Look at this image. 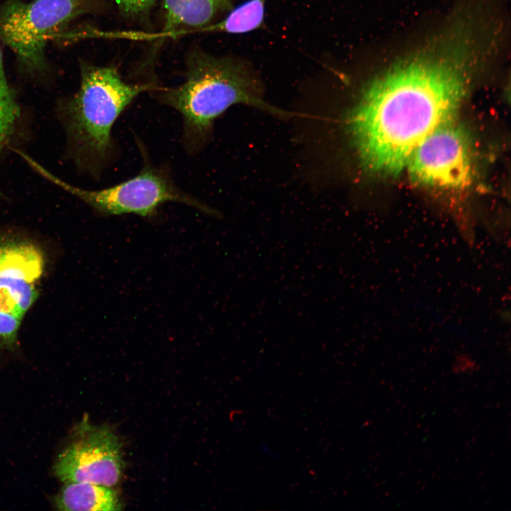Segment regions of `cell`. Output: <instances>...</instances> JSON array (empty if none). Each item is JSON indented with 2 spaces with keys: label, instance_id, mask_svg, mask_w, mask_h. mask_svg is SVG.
Masks as SVG:
<instances>
[{
  "label": "cell",
  "instance_id": "cell-1",
  "mask_svg": "<svg viewBox=\"0 0 511 511\" xmlns=\"http://www.w3.org/2000/svg\"><path fill=\"white\" fill-rule=\"evenodd\" d=\"M500 31L480 9L466 6L363 86L347 131L361 165L395 175L418 144L451 121L474 80L493 62Z\"/></svg>",
  "mask_w": 511,
  "mask_h": 511
},
{
  "label": "cell",
  "instance_id": "cell-2",
  "mask_svg": "<svg viewBox=\"0 0 511 511\" xmlns=\"http://www.w3.org/2000/svg\"><path fill=\"white\" fill-rule=\"evenodd\" d=\"M183 82L153 91L158 101L182 116V143L189 154L206 145L215 120L235 104H246L282 117L293 114L267 103L257 78L243 61L215 56L199 48L189 52Z\"/></svg>",
  "mask_w": 511,
  "mask_h": 511
},
{
  "label": "cell",
  "instance_id": "cell-3",
  "mask_svg": "<svg viewBox=\"0 0 511 511\" xmlns=\"http://www.w3.org/2000/svg\"><path fill=\"white\" fill-rule=\"evenodd\" d=\"M77 92L62 105V116L78 165L99 177L116 159L113 127L141 93L161 87L131 84L113 67L83 62Z\"/></svg>",
  "mask_w": 511,
  "mask_h": 511
},
{
  "label": "cell",
  "instance_id": "cell-4",
  "mask_svg": "<svg viewBox=\"0 0 511 511\" xmlns=\"http://www.w3.org/2000/svg\"><path fill=\"white\" fill-rule=\"evenodd\" d=\"M140 150L143 165L139 172L131 178L101 189H87L67 183L28 155L23 153L22 158L39 175L102 216L133 214L152 217L163 204L177 202L218 216L216 210L180 188L167 168L153 165L141 145Z\"/></svg>",
  "mask_w": 511,
  "mask_h": 511
},
{
  "label": "cell",
  "instance_id": "cell-5",
  "mask_svg": "<svg viewBox=\"0 0 511 511\" xmlns=\"http://www.w3.org/2000/svg\"><path fill=\"white\" fill-rule=\"evenodd\" d=\"M98 0H6L0 4V38L31 72L46 68L48 42L75 18L94 11Z\"/></svg>",
  "mask_w": 511,
  "mask_h": 511
},
{
  "label": "cell",
  "instance_id": "cell-6",
  "mask_svg": "<svg viewBox=\"0 0 511 511\" xmlns=\"http://www.w3.org/2000/svg\"><path fill=\"white\" fill-rule=\"evenodd\" d=\"M45 267L43 252L34 241L0 233V351L16 346L23 320L38 296Z\"/></svg>",
  "mask_w": 511,
  "mask_h": 511
},
{
  "label": "cell",
  "instance_id": "cell-7",
  "mask_svg": "<svg viewBox=\"0 0 511 511\" xmlns=\"http://www.w3.org/2000/svg\"><path fill=\"white\" fill-rule=\"evenodd\" d=\"M121 444L108 426H95L87 417L77 425L70 443L60 453L54 473L62 482H83L112 487L123 469Z\"/></svg>",
  "mask_w": 511,
  "mask_h": 511
},
{
  "label": "cell",
  "instance_id": "cell-8",
  "mask_svg": "<svg viewBox=\"0 0 511 511\" xmlns=\"http://www.w3.org/2000/svg\"><path fill=\"white\" fill-rule=\"evenodd\" d=\"M405 169L421 185L455 189L471 180L470 141L460 126L449 121L430 133L414 148Z\"/></svg>",
  "mask_w": 511,
  "mask_h": 511
},
{
  "label": "cell",
  "instance_id": "cell-9",
  "mask_svg": "<svg viewBox=\"0 0 511 511\" xmlns=\"http://www.w3.org/2000/svg\"><path fill=\"white\" fill-rule=\"evenodd\" d=\"M165 31L204 28L219 14L233 8V0H163Z\"/></svg>",
  "mask_w": 511,
  "mask_h": 511
},
{
  "label": "cell",
  "instance_id": "cell-10",
  "mask_svg": "<svg viewBox=\"0 0 511 511\" xmlns=\"http://www.w3.org/2000/svg\"><path fill=\"white\" fill-rule=\"evenodd\" d=\"M64 511H113L121 509L117 493L111 487L83 482H66L54 499Z\"/></svg>",
  "mask_w": 511,
  "mask_h": 511
},
{
  "label": "cell",
  "instance_id": "cell-11",
  "mask_svg": "<svg viewBox=\"0 0 511 511\" xmlns=\"http://www.w3.org/2000/svg\"><path fill=\"white\" fill-rule=\"evenodd\" d=\"M265 0H247L232 8L226 18L211 24L204 31L243 34L261 27L263 23Z\"/></svg>",
  "mask_w": 511,
  "mask_h": 511
},
{
  "label": "cell",
  "instance_id": "cell-12",
  "mask_svg": "<svg viewBox=\"0 0 511 511\" xmlns=\"http://www.w3.org/2000/svg\"><path fill=\"white\" fill-rule=\"evenodd\" d=\"M20 109L5 75L0 48V152L13 134Z\"/></svg>",
  "mask_w": 511,
  "mask_h": 511
},
{
  "label": "cell",
  "instance_id": "cell-13",
  "mask_svg": "<svg viewBox=\"0 0 511 511\" xmlns=\"http://www.w3.org/2000/svg\"><path fill=\"white\" fill-rule=\"evenodd\" d=\"M158 0H114L119 11L127 17H138L151 9Z\"/></svg>",
  "mask_w": 511,
  "mask_h": 511
}]
</instances>
